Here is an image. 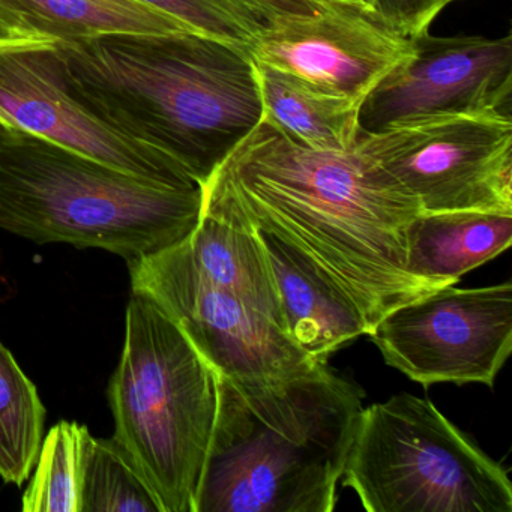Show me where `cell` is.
<instances>
[{
	"label": "cell",
	"mask_w": 512,
	"mask_h": 512,
	"mask_svg": "<svg viewBox=\"0 0 512 512\" xmlns=\"http://www.w3.org/2000/svg\"><path fill=\"white\" fill-rule=\"evenodd\" d=\"M202 191V215L289 245L370 331L389 311L437 290L407 269L418 203L355 149L310 148L263 115Z\"/></svg>",
	"instance_id": "6da1fadb"
},
{
	"label": "cell",
	"mask_w": 512,
	"mask_h": 512,
	"mask_svg": "<svg viewBox=\"0 0 512 512\" xmlns=\"http://www.w3.org/2000/svg\"><path fill=\"white\" fill-rule=\"evenodd\" d=\"M79 94L113 127L205 184L263 116L245 46L196 32L58 43Z\"/></svg>",
	"instance_id": "7a4b0ae2"
},
{
	"label": "cell",
	"mask_w": 512,
	"mask_h": 512,
	"mask_svg": "<svg viewBox=\"0 0 512 512\" xmlns=\"http://www.w3.org/2000/svg\"><path fill=\"white\" fill-rule=\"evenodd\" d=\"M364 391L320 362L286 382L218 374L194 512H332Z\"/></svg>",
	"instance_id": "3957f363"
},
{
	"label": "cell",
	"mask_w": 512,
	"mask_h": 512,
	"mask_svg": "<svg viewBox=\"0 0 512 512\" xmlns=\"http://www.w3.org/2000/svg\"><path fill=\"white\" fill-rule=\"evenodd\" d=\"M202 209V187H169L0 127V229L20 238L131 262L185 241Z\"/></svg>",
	"instance_id": "277c9868"
},
{
	"label": "cell",
	"mask_w": 512,
	"mask_h": 512,
	"mask_svg": "<svg viewBox=\"0 0 512 512\" xmlns=\"http://www.w3.org/2000/svg\"><path fill=\"white\" fill-rule=\"evenodd\" d=\"M115 437L163 512H194L218 404V373L179 326L133 293L109 385Z\"/></svg>",
	"instance_id": "5b68a950"
},
{
	"label": "cell",
	"mask_w": 512,
	"mask_h": 512,
	"mask_svg": "<svg viewBox=\"0 0 512 512\" xmlns=\"http://www.w3.org/2000/svg\"><path fill=\"white\" fill-rule=\"evenodd\" d=\"M341 481L368 512H512L502 464L406 392L362 409Z\"/></svg>",
	"instance_id": "8992f818"
},
{
	"label": "cell",
	"mask_w": 512,
	"mask_h": 512,
	"mask_svg": "<svg viewBox=\"0 0 512 512\" xmlns=\"http://www.w3.org/2000/svg\"><path fill=\"white\" fill-rule=\"evenodd\" d=\"M355 151L416 200L421 214L512 215V116L443 113L359 134Z\"/></svg>",
	"instance_id": "52a82bcc"
},
{
	"label": "cell",
	"mask_w": 512,
	"mask_h": 512,
	"mask_svg": "<svg viewBox=\"0 0 512 512\" xmlns=\"http://www.w3.org/2000/svg\"><path fill=\"white\" fill-rule=\"evenodd\" d=\"M133 293L154 301L220 376L280 383L320 362L236 293L209 283L181 242L127 262Z\"/></svg>",
	"instance_id": "ba28073f"
},
{
	"label": "cell",
	"mask_w": 512,
	"mask_h": 512,
	"mask_svg": "<svg viewBox=\"0 0 512 512\" xmlns=\"http://www.w3.org/2000/svg\"><path fill=\"white\" fill-rule=\"evenodd\" d=\"M0 127L169 187H202L172 158L106 121L74 88L56 41L0 38Z\"/></svg>",
	"instance_id": "9c48e42d"
},
{
	"label": "cell",
	"mask_w": 512,
	"mask_h": 512,
	"mask_svg": "<svg viewBox=\"0 0 512 512\" xmlns=\"http://www.w3.org/2000/svg\"><path fill=\"white\" fill-rule=\"evenodd\" d=\"M368 337L413 382L493 388L512 350L511 283L440 287L389 311Z\"/></svg>",
	"instance_id": "30bf717a"
},
{
	"label": "cell",
	"mask_w": 512,
	"mask_h": 512,
	"mask_svg": "<svg viewBox=\"0 0 512 512\" xmlns=\"http://www.w3.org/2000/svg\"><path fill=\"white\" fill-rule=\"evenodd\" d=\"M251 61L329 97L364 103L413 55V43L370 5L322 0L275 17L245 46Z\"/></svg>",
	"instance_id": "8fae6325"
},
{
	"label": "cell",
	"mask_w": 512,
	"mask_h": 512,
	"mask_svg": "<svg viewBox=\"0 0 512 512\" xmlns=\"http://www.w3.org/2000/svg\"><path fill=\"white\" fill-rule=\"evenodd\" d=\"M413 55L370 92L362 133L443 113L511 112L512 35L413 38Z\"/></svg>",
	"instance_id": "7c38bea8"
},
{
	"label": "cell",
	"mask_w": 512,
	"mask_h": 512,
	"mask_svg": "<svg viewBox=\"0 0 512 512\" xmlns=\"http://www.w3.org/2000/svg\"><path fill=\"white\" fill-rule=\"evenodd\" d=\"M247 232L257 236L268 256L286 334L305 353L317 361H328L349 341L368 335L370 328L362 314L301 254L263 230Z\"/></svg>",
	"instance_id": "4fadbf2b"
},
{
	"label": "cell",
	"mask_w": 512,
	"mask_h": 512,
	"mask_svg": "<svg viewBox=\"0 0 512 512\" xmlns=\"http://www.w3.org/2000/svg\"><path fill=\"white\" fill-rule=\"evenodd\" d=\"M512 244V215L497 212L419 214L407 229V269L430 286H454Z\"/></svg>",
	"instance_id": "5bb4252c"
},
{
	"label": "cell",
	"mask_w": 512,
	"mask_h": 512,
	"mask_svg": "<svg viewBox=\"0 0 512 512\" xmlns=\"http://www.w3.org/2000/svg\"><path fill=\"white\" fill-rule=\"evenodd\" d=\"M0 29L10 37L56 43L112 34L193 32L139 0H0Z\"/></svg>",
	"instance_id": "9a60e30c"
},
{
	"label": "cell",
	"mask_w": 512,
	"mask_h": 512,
	"mask_svg": "<svg viewBox=\"0 0 512 512\" xmlns=\"http://www.w3.org/2000/svg\"><path fill=\"white\" fill-rule=\"evenodd\" d=\"M181 245L203 278L236 293L286 334L274 274L254 233L202 215Z\"/></svg>",
	"instance_id": "2e32d148"
},
{
	"label": "cell",
	"mask_w": 512,
	"mask_h": 512,
	"mask_svg": "<svg viewBox=\"0 0 512 512\" xmlns=\"http://www.w3.org/2000/svg\"><path fill=\"white\" fill-rule=\"evenodd\" d=\"M256 70L263 115L280 130L310 148L334 152L355 149L361 134L362 103L319 94L260 65Z\"/></svg>",
	"instance_id": "e0dca14e"
},
{
	"label": "cell",
	"mask_w": 512,
	"mask_h": 512,
	"mask_svg": "<svg viewBox=\"0 0 512 512\" xmlns=\"http://www.w3.org/2000/svg\"><path fill=\"white\" fill-rule=\"evenodd\" d=\"M46 407L13 353L0 341V478L22 485L43 443Z\"/></svg>",
	"instance_id": "ac0fdd59"
},
{
	"label": "cell",
	"mask_w": 512,
	"mask_h": 512,
	"mask_svg": "<svg viewBox=\"0 0 512 512\" xmlns=\"http://www.w3.org/2000/svg\"><path fill=\"white\" fill-rule=\"evenodd\" d=\"M80 512H163L136 464L115 439H83Z\"/></svg>",
	"instance_id": "d6986e66"
},
{
	"label": "cell",
	"mask_w": 512,
	"mask_h": 512,
	"mask_svg": "<svg viewBox=\"0 0 512 512\" xmlns=\"http://www.w3.org/2000/svg\"><path fill=\"white\" fill-rule=\"evenodd\" d=\"M88 427L61 421L41 443L37 470L23 494L25 512H80L83 439Z\"/></svg>",
	"instance_id": "ffe728a7"
},
{
	"label": "cell",
	"mask_w": 512,
	"mask_h": 512,
	"mask_svg": "<svg viewBox=\"0 0 512 512\" xmlns=\"http://www.w3.org/2000/svg\"><path fill=\"white\" fill-rule=\"evenodd\" d=\"M196 34L247 46L254 34L221 0H139Z\"/></svg>",
	"instance_id": "44dd1931"
},
{
	"label": "cell",
	"mask_w": 512,
	"mask_h": 512,
	"mask_svg": "<svg viewBox=\"0 0 512 512\" xmlns=\"http://www.w3.org/2000/svg\"><path fill=\"white\" fill-rule=\"evenodd\" d=\"M452 0H373V7L395 31L413 38L427 32Z\"/></svg>",
	"instance_id": "7402d4cb"
},
{
	"label": "cell",
	"mask_w": 512,
	"mask_h": 512,
	"mask_svg": "<svg viewBox=\"0 0 512 512\" xmlns=\"http://www.w3.org/2000/svg\"><path fill=\"white\" fill-rule=\"evenodd\" d=\"M254 35L284 14L307 13L322 0H221Z\"/></svg>",
	"instance_id": "603a6c76"
},
{
	"label": "cell",
	"mask_w": 512,
	"mask_h": 512,
	"mask_svg": "<svg viewBox=\"0 0 512 512\" xmlns=\"http://www.w3.org/2000/svg\"><path fill=\"white\" fill-rule=\"evenodd\" d=\"M344 2H355V4L370 5V7H373V0H344Z\"/></svg>",
	"instance_id": "cb8c5ba5"
},
{
	"label": "cell",
	"mask_w": 512,
	"mask_h": 512,
	"mask_svg": "<svg viewBox=\"0 0 512 512\" xmlns=\"http://www.w3.org/2000/svg\"><path fill=\"white\" fill-rule=\"evenodd\" d=\"M4 37H10V35L5 34V32L2 31V29H0V38H4Z\"/></svg>",
	"instance_id": "d4e9b609"
},
{
	"label": "cell",
	"mask_w": 512,
	"mask_h": 512,
	"mask_svg": "<svg viewBox=\"0 0 512 512\" xmlns=\"http://www.w3.org/2000/svg\"><path fill=\"white\" fill-rule=\"evenodd\" d=\"M452 2H455V0H452Z\"/></svg>",
	"instance_id": "484cf974"
}]
</instances>
